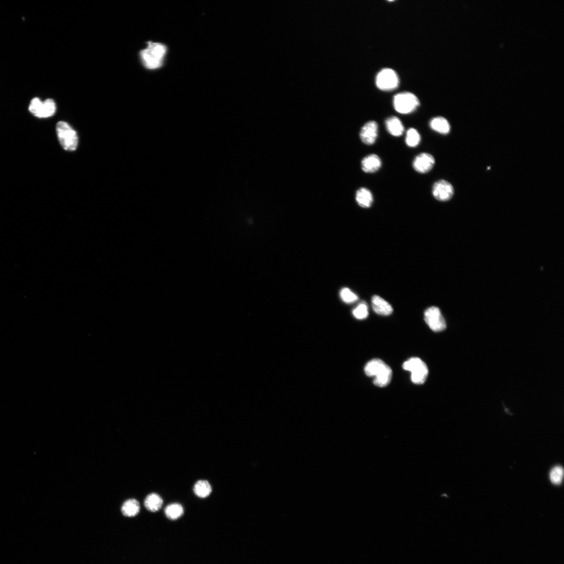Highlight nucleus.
I'll return each instance as SVG.
<instances>
[{
	"instance_id": "5701e85b",
	"label": "nucleus",
	"mask_w": 564,
	"mask_h": 564,
	"mask_svg": "<svg viewBox=\"0 0 564 564\" xmlns=\"http://www.w3.org/2000/svg\"><path fill=\"white\" fill-rule=\"evenodd\" d=\"M564 470L560 466H556L551 471L549 477L552 483L555 485L560 484L563 479Z\"/></svg>"
},
{
	"instance_id": "f257e3e1",
	"label": "nucleus",
	"mask_w": 564,
	"mask_h": 564,
	"mask_svg": "<svg viewBox=\"0 0 564 564\" xmlns=\"http://www.w3.org/2000/svg\"><path fill=\"white\" fill-rule=\"evenodd\" d=\"M167 49L159 42L149 41L146 48L142 50L140 56L142 64L147 69L154 70L162 66Z\"/></svg>"
},
{
	"instance_id": "7ed1b4c3",
	"label": "nucleus",
	"mask_w": 564,
	"mask_h": 564,
	"mask_svg": "<svg viewBox=\"0 0 564 564\" xmlns=\"http://www.w3.org/2000/svg\"><path fill=\"white\" fill-rule=\"evenodd\" d=\"M56 132L60 144L64 149L73 151L77 148L78 144L77 133L68 123L60 121L56 124Z\"/></svg>"
},
{
	"instance_id": "6ab92c4d",
	"label": "nucleus",
	"mask_w": 564,
	"mask_h": 564,
	"mask_svg": "<svg viewBox=\"0 0 564 564\" xmlns=\"http://www.w3.org/2000/svg\"><path fill=\"white\" fill-rule=\"evenodd\" d=\"M212 488L211 484L206 480H199L196 483L194 487V491L196 496L200 498L208 497L212 492Z\"/></svg>"
},
{
	"instance_id": "6e6552de",
	"label": "nucleus",
	"mask_w": 564,
	"mask_h": 564,
	"mask_svg": "<svg viewBox=\"0 0 564 564\" xmlns=\"http://www.w3.org/2000/svg\"><path fill=\"white\" fill-rule=\"evenodd\" d=\"M432 194L439 201H448L453 198L454 189L451 183L445 180H440L433 184Z\"/></svg>"
},
{
	"instance_id": "f03ea898",
	"label": "nucleus",
	"mask_w": 564,
	"mask_h": 564,
	"mask_svg": "<svg viewBox=\"0 0 564 564\" xmlns=\"http://www.w3.org/2000/svg\"><path fill=\"white\" fill-rule=\"evenodd\" d=\"M364 370L367 376L375 377L374 383L377 387H386L391 381V368L380 359L370 361L366 364Z\"/></svg>"
},
{
	"instance_id": "f8f14e48",
	"label": "nucleus",
	"mask_w": 564,
	"mask_h": 564,
	"mask_svg": "<svg viewBox=\"0 0 564 564\" xmlns=\"http://www.w3.org/2000/svg\"><path fill=\"white\" fill-rule=\"evenodd\" d=\"M372 303L373 310L378 315L389 316L393 312L391 305L379 296H374Z\"/></svg>"
},
{
	"instance_id": "b1692460",
	"label": "nucleus",
	"mask_w": 564,
	"mask_h": 564,
	"mask_svg": "<svg viewBox=\"0 0 564 564\" xmlns=\"http://www.w3.org/2000/svg\"><path fill=\"white\" fill-rule=\"evenodd\" d=\"M342 301L346 304H352L358 301L359 297L348 288L342 289L340 292Z\"/></svg>"
},
{
	"instance_id": "423d86ee",
	"label": "nucleus",
	"mask_w": 564,
	"mask_h": 564,
	"mask_svg": "<svg viewBox=\"0 0 564 564\" xmlns=\"http://www.w3.org/2000/svg\"><path fill=\"white\" fill-rule=\"evenodd\" d=\"M376 84L377 88L382 91H391L398 88L399 78L394 70L385 68L378 73Z\"/></svg>"
},
{
	"instance_id": "0eeeda50",
	"label": "nucleus",
	"mask_w": 564,
	"mask_h": 564,
	"mask_svg": "<svg viewBox=\"0 0 564 564\" xmlns=\"http://www.w3.org/2000/svg\"><path fill=\"white\" fill-rule=\"evenodd\" d=\"M424 319L433 331L438 332L446 329V321L437 307L433 306L427 309L424 313Z\"/></svg>"
},
{
	"instance_id": "9b49d317",
	"label": "nucleus",
	"mask_w": 564,
	"mask_h": 564,
	"mask_svg": "<svg viewBox=\"0 0 564 564\" xmlns=\"http://www.w3.org/2000/svg\"><path fill=\"white\" fill-rule=\"evenodd\" d=\"M381 159L375 154H369L364 158L361 162V167L364 171L368 174H373L382 167Z\"/></svg>"
},
{
	"instance_id": "aec40b11",
	"label": "nucleus",
	"mask_w": 564,
	"mask_h": 564,
	"mask_svg": "<svg viewBox=\"0 0 564 564\" xmlns=\"http://www.w3.org/2000/svg\"><path fill=\"white\" fill-rule=\"evenodd\" d=\"M183 512L182 506L178 503L171 504L168 505L165 509L166 517L173 520L181 518L183 515Z\"/></svg>"
},
{
	"instance_id": "f3484780",
	"label": "nucleus",
	"mask_w": 564,
	"mask_h": 564,
	"mask_svg": "<svg viewBox=\"0 0 564 564\" xmlns=\"http://www.w3.org/2000/svg\"><path fill=\"white\" fill-rule=\"evenodd\" d=\"M140 510L138 501L134 499H128L123 505L121 511L126 517H132L138 515Z\"/></svg>"
},
{
	"instance_id": "393cba45",
	"label": "nucleus",
	"mask_w": 564,
	"mask_h": 564,
	"mask_svg": "<svg viewBox=\"0 0 564 564\" xmlns=\"http://www.w3.org/2000/svg\"><path fill=\"white\" fill-rule=\"evenodd\" d=\"M42 102L41 100L37 97L33 98L31 102L29 110L35 117L37 115Z\"/></svg>"
},
{
	"instance_id": "4468645a",
	"label": "nucleus",
	"mask_w": 564,
	"mask_h": 564,
	"mask_svg": "<svg viewBox=\"0 0 564 564\" xmlns=\"http://www.w3.org/2000/svg\"><path fill=\"white\" fill-rule=\"evenodd\" d=\"M385 127L388 133L392 136H401L404 131V127L401 121L396 116H392L387 119L385 122Z\"/></svg>"
},
{
	"instance_id": "20e7f679",
	"label": "nucleus",
	"mask_w": 564,
	"mask_h": 564,
	"mask_svg": "<svg viewBox=\"0 0 564 564\" xmlns=\"http://www.w3.org/2000/svg\"><path fill=\"white\" fill-rule=\"evenodd\" d=\"M403 368L411 373V381L417 384H423L427 380L428 369L426 364L418 358H413L404 362Z\"/></svg>"
},
{
	"instance_id": "ddd939ff",
	"label": "nucleus",
	"mask_w": 564,
	"mask_h": 564,
	"mask_svg": "<svg viewBox=\"0 0 564 564\" xmlns=\"http://www.w3.org/2000/svg\"><path fill=\"white\" fill-rule=\"evenodd\" d=\"M355 199L357 203L362 208L365 209L370 208L374 201L372 192L364 187L361 188L356 191Z\"/></svg>"
},
{
	"instance_id": "4be33fe9",
	"label": "nucleus",
	"mask_w": 564,
	"mask_h": 564,
	"mask_svg": "<svg viewBox=\"0 0 564 564\" xmlns=\"http://www.w3.org/2000/svg\"><path fill=\"white\" fill-rule=\"evenodd\" d=\"M355 318L359 320L366 319L368 316V308L366 303L360 304L353 311Z\"/></svg>"
},
{
	"instance_id": "2eb2a0df",
	"label": "nucleus",
	"mask_w": 564,
	"mask_h": 564,
	"mask_svg": "<svg viewBox=\"0 0 564 564\" xmlns=\"http://www.w3.org/2000/svg\"><path fill=\"white\" fill-rule=\"evenodd\" d=\"M430 127L432 130L441 134H447L451 130L448 121L442 117H435L431 119Z\"/></svg>"
},
{
	"instance_id": "412c9836",
	"label": "nucleus",
	"mask_w": 564,
	"mask_h": 564,
	"mask_svg": "<svg viewBox=\"0 0 564 564\" xmlns=\"http://www.w3.org/2000/svg\"><path fill=\"white\" fill-rule=\"evenodd\" d=\"M421 136L418 131L415 128H410L407 131L405 143L410 147H416L420 144Z\"/></svg>"
},
{
	"instance_id": "1a4fd4ad",
	"label": "nucleus",
	"mask_w": 564,
	"mask_h": 564,
	"mask_svg": "<svg viewBox=\"0 0 564 564\" xmlns=\"http://www.w3.org/2000/svg\"><path fill=\"white\" fill-rule=\"evenodd\" d=\"M435 159L431 154L422 153L418 155L413 162V167L417 173L422 174L429 173L434 168Z\"/></svg>"
},
{
	"instance_id": "dca6fc26",
	"label": "nucleus",
	"mask_w": 564,
	"mask_h": 564,
	"mask_svg": "<svg viewBox=\"0 0 564 564\" xmlns=\"http://www.w3.org/2000/svg\"><path fill=\"white\" fill-rule=\"evenodd\" d=\"M56 111V105L54 100L47 99L42 102L36 117L46 118L51 117L55 115Z\"/></svg>"
},
{
	"instance_id": "39448f33",
	"label": "nucleus",
	"mask_w": 564,
	"mask_h": 564,
	"mask_svg": "<svg viewBox=\"0 0 564 564\" xmlns=\"http://www.w3.org/2000/svg\"><path fill=\"white\" fill-rule=\"evenodd\" d=\"M419 106V101L418 98L412 92H400L397 94L394 98V106L395 110L403 115L415 111Z\"/></svg>"
},
{
	"instance_id": "a211bd4d",
	"label": "nucleus",
	"mask_w": 564,
	"mask_h": 564,
	"mask_svg": "<svg viewBox=\"0 0 564 564\" xmlns=\"http://www.w3.org/2000/svg\"><path fill=\"white\" fill-rule=\"evenodd\" d=\"M163 503V501L162 497L155 493L148 495L145 501L146 509L153 512L159 511L162 508Z\"/></svg>"
},
{
	"instance_id": "9d476101",
	"label": "nucleus",
	"mask_w": 564,
	"mask_h": 564,
	"mask_svg": "<svg viewBox=\"0 0 564 564\" xmlns=\"http://www.w3.org/2000/svg\"><path fill=\"white\" fill-rule=\"evenodd\" d=\"M378 135V124L375 121H370L362 127L360 137L364 144L370 146L375 144Z\"/></svg>"
}]
</instances>
